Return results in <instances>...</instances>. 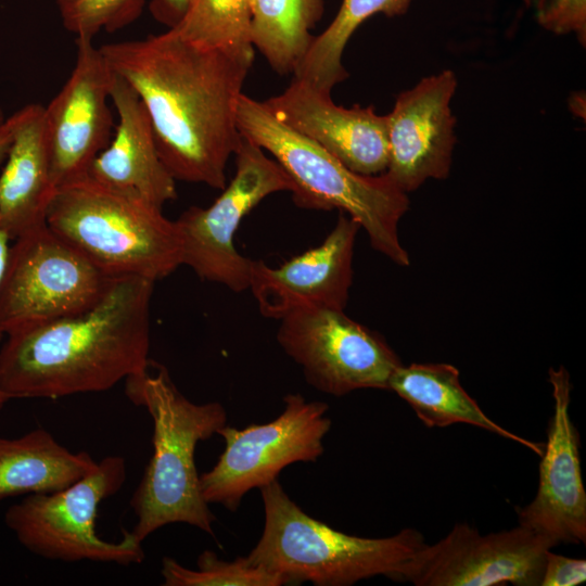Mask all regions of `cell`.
Returning <instances> with one entry per match:
<instances>
[{"mask_svg":"<svg viewBox=\"0 0 586 586\" xmlns=\"http://www.w3.org/2000/svg\"><path fill=\"white\" fill-rule=\"evenodd\" d=\"M9 249L0 281V332L75 315L93 306L112 279L47 224Z\"/></svg>","mask_w":586,"mask_h":586,"instance_id":"obj_8","label":"cell"},{"mask_svg":"<svg viewBox=\"0 0 586 586\" xmlns=\"http://www.w3.org/2000/svg\"><path fill=\"white\" fill-rule=\"evenodd\" d=\"M412 0H343L331 24L314 40L294 72V77L330 92L347 77L342 63L345 47L356 29L370 16L405 14Z\"/></svg>","mask_w":586,"mask_h":586,"instance_id":"obj_23","label":"cell"},{"mask_svg":"<svg viewBox=\"0 0 586 586\" xmlns=\"http://www.w3.org/2000/svg\"><path fill=\"white\" fill-rule=\"evenodd\" d=\"M146 370L125 380V394L143 407L153 422V454L132 494L137 523L129 533L139 542L171 523H186L214 536L216 517L200 491L194 454L227 424L217 402L195 404L175 385L168 370L151 360Z\"/></svg>","mask_w":586,"mask_h":586,"instance_id":"obj_3","label":"cell"},{"mask_svg":"<svg viewBox=\"0 0 586 586\" xmlns=\"http://www.w3.org/2000/svg\"><path fill=\"white\" fill-rule=\"evenodd\" d=\"M263 103L281 123L313 140L351 170L385 173L388 164L387 117L373 106L336 105L331 93L293 78L281 93Z\"/></svg>","mask_w":586,"mask_h":586,"instance_id":"obj_17","label":"cell"},{"mask_svg":"<svg viewBox=\"0 0 586 586\" xmlns=\"http://www.w3.org/2000/svg\"><path fill=\"white\" fill-rule=\"evenodd\" d=\"M63 27L75 39L93 40L101 31L115 33L135 23L146 0H52Z\"/></svg>","mask_w":586,"mask_h":586,"instance_id":"obj_26","label":"cell"},{"mask_svg":"<svg viewBox=\"0 0 586 586\" xmlns=\"http://www.w3.org/2000/svg\"><path fill=\"white\" fill-rule=\"evenodd\" d=\"M534 9L538 24L558 35L574 33L586 41V0H526Z\"/></svg>","mask_w":586,"mask_h":586,"instance_id":"obj_27","label":"cell"},{"mask_svg":"<svg viewBox=\"0 0 586 586\" xmlns=\"http://www.w3.org/2000/svg\"><path fill=\"white\" fill-rule=\"evenodd\" d=\"M259 489L264 530L245 558L284 584L347 586L377 575L399 581L407 563L426 544L415 528L381 538L349 535L308 515L278 480Z\"/></svg>","mask_w":586,"mask_h":586,"instance_id":"obj_5","label":"cell"},{"mask_svg":"<svg viewBox=\"0 0 586 586\" xmlns=\"http://www.w3.org/2000/svg\"><path fill=\"white\" fill-rule=\"evenodd\" d=\"M282 412L264 424L243 429L224 425L217 431L225 449L215 466L200 475L204 500L237 511L243 497L277 480L294 462H314L323 454V438L331 428L329 406L307 402L298 393L283 398Z\"/></svg>","mask_w":586,"mask_h":586,"instance_id":"obj_9","label":"cell"},{"mask_svg":"<svg viewBox=\"0 0 586 586\" xmlns=\"http://www.w3.org/2000/svg\"><path fill=\"white\" fill-rule=\"evenodd\" d=\"M553 413L539 463L533 500L517 508L519 525L560 543L585 544L586 492L582 477L579 437L569 413L571 382L568 370L550 368Z\"/></svg>","mask_w":586,"mask_h":586,"instance_id":"obj_14","label":"cell"},{"mask_svg":"<svg viewBox=\"0 0 586 586\" xmlns=\"http://www.w3.org/2000/svg\"><path fill=\"white\" fill-rule=\"evenodd\" d=\"M11 400V397L5 394L4 392H2L0 390V409L3 408V406L9 402Z\"/></svg>","mask_w":586,"mask_h":586,"instance_id":"obj_32","label":"cell"},{"mask_svg":"<svg viewBox=\"0 0 586 586\" xmlns=\"http://www.w3.org/2000/svg\"><path fill=\"white\" fill-rule=\"evenodd\" d=\"M12 142V129L9 117L0 110V165L5 161Z\"/></svg>","mask_w":586,"mask_h":586,"instance_id":"obj_30","label":"cell"},{"mask_svg":"<svg viewBox=\"0 0 586 586\" xmlns=\"http://www.w3.org/2000/svg\"><path fill=\"white\" fill-rule=\"evenodd\" d=\"M250 0H189L180 22L173 27L191 42L215 48H254L251 41Z\"/></svg>","mask_w":586,"mask_h":586,"instance_id":"obj_24","label":"cell"},{"mask_svg":"<svg viewBox=\"0 0 586 586\" xmlns=\"http://www.w3.org/2000/svg\"><path fill=\"white\" fill-rule=\"evenodd\" d=\"M111 101L118 118L115 132L92 161L87 176L163 208L177 198L176 180L158 155L151 122L140 98L115 72Z\"/></svg>","mask_w":586,"mask_h":586,"instance_id":"obj_18","label":"cell"},{"mask_svg":"<svg viewBox=\"0 0 586 586\" xmlns=\"http://www.w3.org/2000/svg\"><path fill=\"white\" fill-rule=\"evenodd\" d=\"M235 174L207 207L192 206L176 220L182 244V265L203 280L233 292L249 289L252 259L237 251L234 235L242 219L272 193L293 191L284 169L265 151L241 138L234 152Z\"/></svg>","mask_w":586,"mask_h":586,"instance_id":"obj_10","label":"cell"},{"mask_svg":"<svg viewBox=\"0 0 586 586\" xmlns=\"http://www.w3.org/2000/svg\"><path fill=\"white\" fill-rule=\"evenodd\" d=\"M457 88L453 71L421 79L398 94L387 117L385 174L405 193L429 179H446L456 143L450 101Z\"/></svg>","mask_w":586,"mask_h":586,"instance_id":"obj_15","label":"cell"},{"mask_svg":"<svg viewBox=\"0 0 586 586\" xmlns=\"http://www.w3.org/2000/svg\"><path fill=\"white\" fill-rule=\"evenodd\" d=\"M100 49L140 98L174 179L222 190L228 161L242 138L237 104L254 48L205 47L168 28Z\"/></svg>","mask_w":586,"mask_h":586,"instance_id":"obj_1","label":"cell"},{"mask_svg":"<svg viewBox=\"0 0 586 586\" xmlns=\"http://www.w3.org/2000/svg\"><path fill=\"white\" fill-rule=\"evenodd\" d=\"M46 224L113 277L156 281L182 265L176 220L144 199L87 175L55 190Z\"/></svg>","mask_w":586,"mask_h":586,"instance_id":"obj_6","label":"cell"},{"mask_svg":"<svg viewBox=\"0 0 586 586\" xmlns=\"http://www.w3.org/2000/svg\"><path fill=\"white\" fill-rule=\"evenodd\" d=\"M388 391L403 398L428 428L467 423L519 443L539 457L545 444L523 438L487 417L460 383L449 364H403L393 372Z\"/></svg>","mask_w":586,"mask_h":586,"instance_id":"obj_20","label":"cell"},{"mask_svg":"<svg viewBox=\"0 0 586 586\" xmlns=\"http://www.w3.org/2000/svg\"><path fill=\"white\" fill-rule=\"evenodd\" d=\"M87 453H73L44 429L17 438L0 437V501L62 489L97 467Z\"/></svg>","mask_w":586,"mask_h":586,"instance_id":"obj_21","label":"cell"},{"mask_svg":"<svg viewBox=\"0 0 586 586\" xmlns=\"http://www.w3.org/2000/svg\"><path fill=\"white\" fill-rule=\"evenodd\" d=\"M189 0H150L152 16L168 28L175 27L182 18Z\"/></svg>","mask_w":586,"mask_h":586,"instance_id":"obj_29","label":"cell"},{"mask_svg":"<svg viewBox=\"0 0 586 586\" xmlns=\"http://www.w3.org/2000/svg\"><path fill=\"white\" fill-rule=\"evenodd\" d=\"M11 240L10 235L5 231V229L2 227L0 221V281L5 268L8 254H9V241ZM3 339V334L0 332V342Z\"/></svg>","mask_w":586,"mask_h":586,"instance_id":"obj_31","label":"cell"},{"mask_svg":"<svg viewBox=\"0 0 586 586\" xmlns=\"http://www.w3.org/2000/svg\"><path fill=\"white\" fill-rule=\"evenodd\" d=\"M75 65L43 109L50 174L55 190L87 175L114 126L109 106L114 72L93 40L75 39Z\"/></svg>","mask_w":586,"mask_h":586,"instance_id":"obj_13","label":"cell"},{"mask_svg":"<svg viewBox=\"0 0 586 586\" xmlns=\"http://www.w3.org/2000/svg\"><path fill=\"white\" fill-rule=\"evenodd\" d=\"M556 545L521 526L482 535L457 523L407 563L400 579L416 586H539L545 555Z\"/></svg>","mask_w":586,"mask_h":586,"instance_id":"obj_12","label":"cell"},{"mask_svg":"<svg viewBox=\"0 0 586 586\" xmlns=\"http://www.w3.org/2000/svg\"><path fill=\"white\" fill-rule=\"evenodd\" d=\"M586 581L585 559L570 558L548 550L539 586H576Z\"/></svg>","mask_w":586,"mask_h":586,"instance_id":"obj_28","label":"cell"},{"mask_svg":"<svg viewBox=\"0 0 586 586\" xmlns=\"http://www.w3.org/2000/svg\"><path fill=\"white\" fill-rule=\"evenodd\" d=\"M237 123L240 133L269 152L288 174L297 206L339 209L365 229L375 251L398 266L410 265L398 235L409 199L385 173L366 176L351 170L322 146L278 120L263 101L243 93L237 104Z\"/></svg>","mask_w":586,"mask_h":586,"instance_id":"obj_4","label":"cell"},{"mask_svg":"<svg viewBox=\"0 0 586 586\" xmlns=\"http://www.w3.org/2000/svg\"><path fill=\"white\" fill-rule=\"evenodd\" d=\"M155 281L115 276L85 311L17 327L0 348V390L14 398L103 392L148 369Z\"/></svg>","mask_w":586,"mask_h":586,"instance_id":"obj_2","label":"cell"},{"mask_svg":"<svg viewBox=\"0 0 586 586\" xmlns=\"http://www.w3.org/2000/svg\"><path fill=\"white\" fill-rule=\"evenodd\" d=\"M126 476L125 458L107 456L62 489L26 495L9 507L4 522L21 545L46 559L141 563L145 557L142 543L129 532L123 531L117 543L104 540L95 532L101 502L122 488Z\"/></svg>","mask_w":586,"mask_h":586,"instance_id":"obj_7","label":"cell"},{"mask_svg":"<svg viewBox=\"0 0 586 586\" xmlns=\"http://www.w3.org/2000/svg\"><path fill=\"white\" fill-rule=\"evenodd\" d=\"M279 321L278 344L320 392L343 396L361 388L388 390L402 365L380 334L344 310L302 309Z\"/></svg>","mask_w":586,"mask_h":586,"instance_id":"obj_11","label":"cell"},{"mask_svg":"<svg viewBox=\"0 0 586 586\" xmlns=\"http://www.w3.org/2000/svg\"><path fill=\"white\" fill-rule=\"evenodd\" d=\"M43 109L30 103L9 116L12 142L0 174V221L11 239L46 224L55 192Z\"/></svg>","mask_w":586,"mask_h":586,"instance_id":"obj_19","label":"cell"},{"mask_svg":"<svg viewBox=\"0 0 586 586\" xmlns=\"http://www.w3.org/2000/svg\"><path fill=\"white\" fill-rule=\"evenodd\" d=\"M250 1H251V4H252V0H250ZM251 7H252V5H251Z\"/></svg>","mask_w":586,"mask_h":586,"instance_id":"obj_33","label":"cell"},{"mask_svg":"<svg viewBox=\"0 0 586 586\" xmlns=\"http://www.w3.org/2000/svg\"><path fill=\"white\" fill-rule=\"evenodd\" d=\"M251 41L280 75L294 74L310 47L323 0H252Z\"/></svg>","mask_w":586,"mask_h":586,"instance_id":"obj_22","label":"cell"},{"mask_svg":"<svg viewBox=\"0 0 586 586\" xmlns=\"http://www.w3.org/2000/svg\"><path fill=\"white\" fill-rule=\"evenodd\" d=\"M196 570L186 568L170 557L162 559L161 575L165 586H280L283 579L251 564L245 557L233 561L204 550L196 560Z\"/></svg>","mask_w":586,"mask_h":586,"instance_id":"obj_25","label":"cell"},{"mask_svg":"<svg viewBox=\"0 0 586 586\" xmlns=\"http://www.w3.org/2000/svg\"><path fill=\"white\" fill-rule=\"evenodd\" d=\"M359 229L357 221L340 212L333 229L319 245L278 267L252 259L249 289L260 314L280 320L302 309L344 310Z\"/></svg>","mask_w":586,"mask_h":586,"instance_id":"obj_16","label":"cell"}]
</instances>
